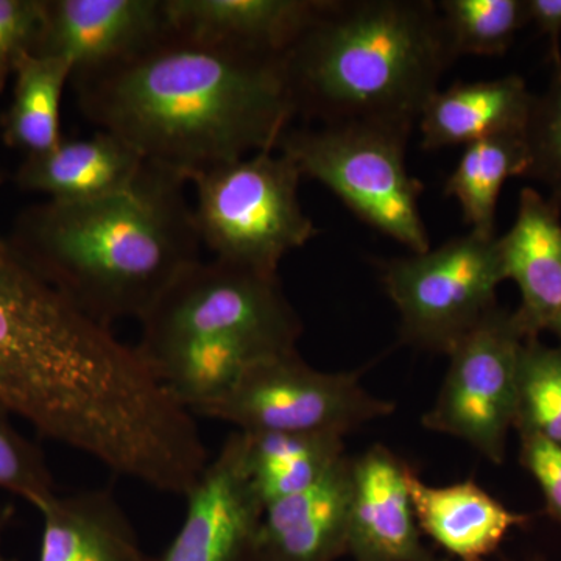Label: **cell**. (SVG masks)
<instances>
[{
    "label": "cell",
    "instance_id": "obj_10",
    "mask_svg": "<svg viewBox=\"0 0 561 561\" xmlns=\"http://www.w3.org/2000/svg\"><path fill=\"white\" fill-rule=\"evenodd\" d=\"M524 335L515 312L491 309L451 353L448 373L423 426L463 440L493 463L505 459L515 427Z\"/></svg>",
    "mask_w": 561,
    "mask_h": 561
},
{
    "label": "cell",
    "instance_id": "obj_26",
    "mask_svg": "<svg viewBox=\"0 0 561 561\" xmlns=\"http://www.w3.org/2000/svg\"><path fill=\"white\" fill-rule=\"evenodd\" d=\"M0 489L22 497L38 511L55 493L54 478L43 453L28 442L0 409Z\"/></svg>",
    "mask_w": 561,
    "mask_h": 561
},
{
    "label": "cell",
    "instance_id": "obj_32",
    "mask_svg": "<svg viewBox=\"0 0 561 561\" xmlns=\"http://www.w3.org/2000/svg\"><path fill=\"white\" fill-rule=\"evenodd\" d=\"M5 519H7V515H5V516H2V518H0V524H2L3 522H5ZM0 561H5V560H3V557H2V556H0Z\"/></svg>",
    "mask_w": 561,
    "mask_h": 561
},
{
    "label": "cell",
    "instance_id": "obj_15",
    "mask_svg": "<svg viewBox=\"0 0 561 561\" xmlns=\"http://www.w3.org/2000/svg\"><path fill=\"white\" fill-rule=\"evenodd\" d=\"M561 208L540 192H519L518 214L511 230L501 236L505 279L522 294L516 321L527 341L549 331L561 311Z\"/></svg>",
    "mask_w": 561,
    "mask_h": 561
},
{
    "label": "cell",
    "instance_id": "obj_11",
    "mask_svg": "<svg viewBox=\"0 0 561 561\" xmlns=\"http://www.w3.org/2000/svg\"><path fill=\"white\" fill-rule=\"evenodd\" d=\"M172 32L165 0H44L35 55L72 65V77L130 60Z\"/></svg>",
    "mask_w": 561,
    "mask_h": 561
},
{
    "label": "cell",
    "instance_id": "obj_31",
    "mask_svg": "<svg viewBox=\"0 0 561 561\" xmlns=\"http://www.w3.org/2000/svg\"><path fill=\"white\" fill-rule=\"evenodd\" d=\"M549 331L553 332V334L557 335V339H559L561 346V311L559 312V316L556 317V320L552 321Z\"/></svg>",
    "mask_w": 561,
    "mask_h": 561
},
{
    "label": "cell",
    "instance_id": "obj_22",
    "mask_svg": "<svg viewBox=\"0 0 561 561\" xmlns=\"http://www.w3.org/2000/svg\"><path fill=\"white\" fill-rule=\"evenodd\" d=\"M72 73V65L62 58L35 54L22 58L13 76V99L0 119L5 146L33 157L61 142L62 91Z\"/></svg>",
    "mask_w": 561,
    "mask_h": 561
},
{
    "label": "cell",
    "instance_id": "obj_24",
    "mask_svg": "<svg viewBox=\"0 0 561 561\" xmlns=\"http://www.w3.org/2000/svg\"><path fill=\"white\" fill-rule=\"evenodd\" d=\"M438 9L454 58L504 55L529 22L526 0H443Z\"/></svg>",
    "mask_w": 561,
    "mask_h": 561
},
{
    "label": "cell",
    "instance_id": "obj_5",
    "mask_svg": "<svg viewBox=\"0 0 561 561\" xmlns=\"http://www.w3.org/2000/svg\"><path fill=\"white\" fill-rule=\"evenodd\" d=\"M300 169L280 151L192 173L194 220L216 260L275 276L280 260L319 232L298 198Z\"/></svg>",
    "mask_w": 561,
    "mask_h": 561
},
{
    "label": "cell",
    "instance_id": "obj_4",
    "mask_svg": "<svg viewBox=\"0 0 561 561\" xmlns=\"http://www.w3.org/2000/svg\"><path fill=\"white\" fill-rule=\"evenodd\" d=\"M286 60L298 114L411 138L454 55L437 3L328 0Z\"/></svg>",
    "mask_w": 561,
    "mask_h": 561
},
{
    "label": "cell",
    "instance_id": "obj_20",
    "mask_svg": "<svg viewBox=\"0 0 561 561\" xmlns=\"http://www.w3.org/2000/svg\"><path fill=\"white\" fill-rule=\"evenodd\" d=\"M38 512L39 561H149L130 519L108 490L57 494Z\"/></svg>",
    "mask_w": 561,
    "mask_h": 561
},
{
    "label": "cell",
    "instance_id": "obj_16",
    "mask_svg": "<svg viewBox=\"0 0 561 561\" xmlns=\"http://www.w3.org/2000/svg\"><path fill=\"white\" fill-rule=\"evenodd\" d=\"M351 460L343 457L311 489L268 505L256 561H334L348 546Z\"/></svg>",
    "mask_w": 561,
    "mask_h": 561
},
{
    "label": "cell",
    "instance_id": "obj_18",
    "mask_svg": "<svg viewBox=\"0 0 561 561\" xmlns=\"http://www.w3.org/2000/svg\"><path fill=\"white\" fill-rule=\"evenodd\" d=\"M535 95L519 76L456 83L435 92L421 113L426 150L467 147L502 135H526Z\"/></svg>",
    "mask_w": 561,
    "mask_h": 561
},
{
    "label": "cell",
    "instance_id": "obj_27",
    "mask_svg": "<svg viewBox=\"0 0 561 561\" xmlns=\"http://www.w3.org/2000/svg\"><path fill=\"white\" fill-rule=\"evenodd\" d=\"M530 150L527 179L549 191V201L561 208V72L553 73L545 94L535 95L526 131Z\"/></svg>",
    "mask_w": 561,
    "mask_h": 561
},
{
    "label": "cell",
    "instance_id": "obj_12",
    "mask_svg": "<svg viewBox=\"0 0 561 561\" xmlns=\"http://www.w3.org/2000/svg\"><path fill=\"white\" fill-rule=\"evenodd\" d=\"M186 501L179 534L158 561H256L264 507L247 474L241 432L209 460Z\"/></svg>",
    "mask_w": 561,
    "mask_h": 561
},
{
    "label": "cell",
    "instance_id": "obj_25",
    "mask_svg": "<svg viewBox=\"0 0 561 561\" xmlns=\"http://www.w3.org/2000/svg\"><path fill=\"white\" fill-rule=\"evenodd\" d=\"M515 427L561 446V346L524 343L518 371Z\"/></svg>",
    "mask_w": 561,
    "mask_h": 561
},
{
    "label": "cell",
    "instance_id": "obj_30",
    "mask_svg": "<svg viewBox=\"0 0 561 561\" xmlns=\"http://www.w3.org/2000/svg\"><path fill=\"white\" fill-rule=\"evenodd\" d=\"M527 18L549 38L553 73L561 72V0H526Z\"/></svg>",
    "mask_w": 561,
    "mask_h": 561
},
{
    "label": "cell",
    "instance_id": "obj_9",
    "mask_svg": "<svg viewBox=\"0 0 561 561\" xmlns=\"http://www.w3.org/2000/svg\"><path fill=\"white\" fill-rule=\"evenodd\" d=\"M139 346L202 335H241L294 351L301 321L278 275L216 260L191 265L142 320Z\"/></svg>",
    "mask_w": 561,
    "mask_h": 561
},
{
    "label": "cell",
    "instance_id": "obj_1",
    "mask_svg": "<svg viewBox=\"0 0 561 561\" xmlns=\"http://www.w3.org/2000/svg\"><path fill=\"white\" fill-rule=\"evenodd\" d=\"M2 183V179H0ZM164 386L0 236V409L113 468L153 430Z\"/></svg>",
    "mask_w": 561,
    "mask_h": 561
},
{
    "label": "cell",
    "instance_id": "obj_17",
    "mask_svg": "<svg viewBox=\"0 0 561 561\" xmlns=\"http://www.w3.org/2000/svg\"><path fill=\"white\" fill-rule=\"evenodd\" d=\"M147 162L119 136L101 130L88 139H62L46 153L25 157L14 183L55 202L103 201L131 191Z\"/></svg>",
    "mask_w": 561,
    "mask_h": 561
},
{
    "label": "cell",
    "instance_id": "obj_19",
    "mask_svg": "<svg viewBox=\"0 0 561 561\" xmlns=\"http://www.w3.org/2000/svg\"><path fill=\"white\" fill-rule=\"evenodd\" d=\"M409 486L421 534L461 561H482L513 527L529 522L472 481L432 486L411 470Z\"/></svg>",
    "mask_w": 561,
    "mask_h": 561
},
{
    "label": "cell",
    "instance_id": "obj_6",
    "mask_svg": "<svg viewBox=\"0 0 561 561\" xmlns=\"http://www.w3.org/2000/svg\"><path fill=\"white\" fill-rule=\"evenodd\" d=\"M409 138L359 124L289 128L278 151L302 176L319 181L365 224L400 242L411 253L431 249L421 217L420 180L405 168Z\"/></svg>",
    "mask_w": 561,
    "mask_h": 561
},
{
    "label": "cell",
    "instance_id": "obj_2",
    "mask_svg": "<svg viewBox=\"0 0 561 561\" xmlns=\"http://www.w3.org/2000/svg\"><path fill=\"white\" fill-rule=\"evenodd\" d=\"M286 55L172 31L130 60L72 81L88 121L187 181L278 149L298 116Z\"/></svg>",
    "mask_w": 561,
    "mask_h": 561
},
{
    "label": "cell",
    "instance_id": "obj_7",
    "mask_svg": "<svg viewBox=\"0 0 561 561\" xmlns=\"http://www.w3.org/2000/svg\"><path fill=\"white\" fill-rule=\"evenodd\" d=\"M394 411L360 383V371L324 373L297 350L257 362L230 390L191 413L234 424L243 434H328L345 437Z\"/></svg>",
    "mask_w": 561,
    "mask_h": 561
},
{
    "label": "cell",
    "instance_id": "obj_21",
    "mask_svg": "<svg viewBox=\"0 0 561 561\" xmlns=\"http://www.w3.org/2000/svg\"><path fill=\"white\" fill-rule=\"evenodd\" d=\"M241 434L247 474L264 511L311 489L345 457L339 435Z\"/></svg>",
    "mask_w": 561,
    "mask_h": 561
},
{
    "label": "cell",
    "instance_id": "obj_29",
    "mask_svg": "<svg viewBox=\"0 0 561 561\" xmlns=\"http://www.w3.org/2000/svg\"><path fill=\"white\" fill-rule=\"evenodd\" d=\"M522 463L540 485L548 512L561 524V446L535 435H524Z\"/></svg>",
    "mask_w": 561,
    "mask_h": 561
},
{
    "label": "cell",
    "instance_id": "obj_3",
    "mask_svg": "<svg viewBox=\"0 0 561 561\" xmlns=\"http://www.w3.org/2000/svg\"><path fill=\"white\" fill-rule=\"evenodd\" d=\"M180 173L147 162L136 186L103 201L24 209L10 242L92 320L144 319L201 261V236Z\"/></svg>",
    "mask_w": 561,
    "mask_h": 561
},
{
    "label": "cell",
    "instance_id": "obj_14",
    "mask_svg": "<svg viewBox=\"0 0 561 561\" xmlns=\"http://www.w3.org/2000/svg\"><path fill=\"white\" fill-rule=\"evenodd\" d=\"M328 0H165L169 24L187 38L286 55Z\"/></svg>",
    "mask_w": 561,
    "mask_h": 561
},
{
    "label": "cell",
    "instance_id": "obj_28",
    "mask_svg": "<svg viewBox=\"0 0 561 561\" xmlns=\"http://www.w3.org/2000/svg\"><path fill=\"white\" fill-rule=\"evenodd\" d=\"M44 0H0V92L18 65L35 50Z\"/></svg>",
    "mask_w": 561,
    "mask_h": 561
},
{
    "label": "cell",
    "instance_id": "obj_13",
    "mask_svg": "<svg viewBox=\"0 0 561 561\" xmlns=\"http://www.w3.org/2000/svg\"><path fill=\"white\" fill-rule=\"evenodd\" d=\"M408 467L382 445L351 460L348 546L356 561H434L421 540Z\"/></svg>",
    "mask_w": 561,
    "mask_h": 561
},
{
    "label": "cell",
    "instance_id": "obj_8",
    "mask_svg": "<svg viewBox=\"0 0 561 561\" xmlns=\"http://www.w3.org/2000/svg\"><path fill=\"white\" fill-rule=\"evenodd\" d=\"M497 239L471 231L438 249L381 262L402 341L449 354L496 308V290L505 280Z\"/></svg>",
    "mask_w": 561,
    "mask_h": 561
},
{
    "label": "cell",
    "instance_id": "obj_23",
    "mask_svg": "<svg viewBox=\"0 0 561 561\" xmlns=\"http://www.w3.org/2000/svg\"><path fill=\"white\" fill-rule=\"evenodd\" d=\"M530 150L526 135H502L463 147L446 180L445 194L459 202L465 224L479 234L496 236L502 186L512 176H527Z\"/></svg>",
    "mask_w": 561,
    "mask_h": 561
}]
</instances>
